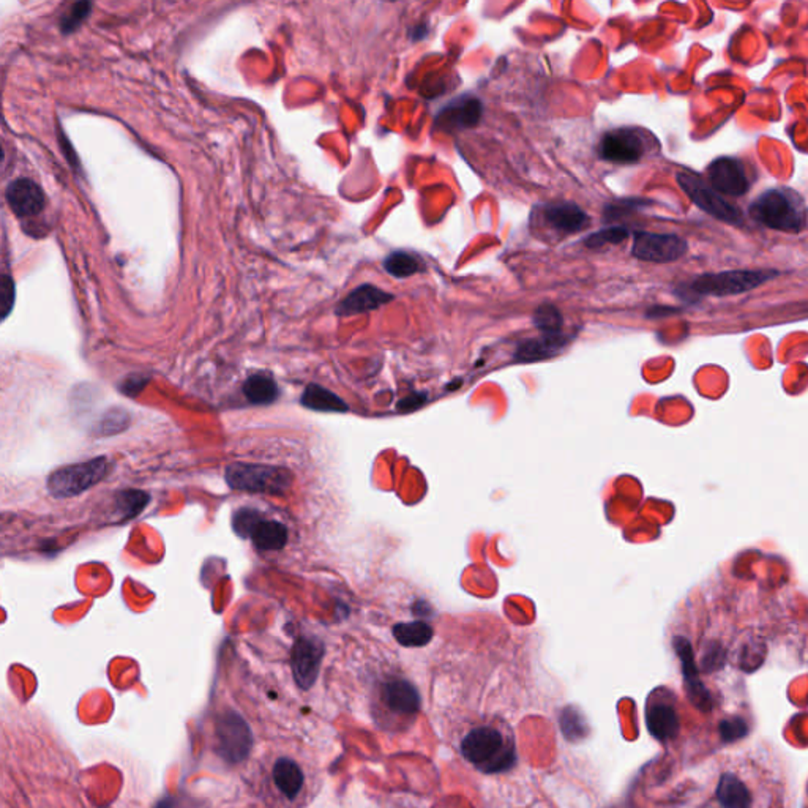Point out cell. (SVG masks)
Listing matches in <instances>:
<instances>
[{
    "instance_id": "6da1fadb",
    "label": "cell",
    "mask_w": 808,
    "mask_h": 808,
    "mask_svg": "<svg viewBox=\"0 0 808 808\" xmlns=\"http://www.w3.org/2000/svg\"><path fill=\"white\" fill-rule=\"evenodd\" d=\"M749 212L753 220L775 231L794 234L803 233L805 228V201L790 188H772L764 192L750 205Z\"/></svg>"
},
{
    "instance_id": "7a4b0ae2",
    "label": "cell",
    "mask_w": 808,
    "mask_h": 808,
    "mask_svg": "<svg viewBox=\"0 0 808 808\" xmlns=\"http://www.w3.org/2000/svg\"><path fill=\"white\" fill-rule=\"evenodd\" d=\"M461 753L483 773L507 772L516 764L515 745L492 727L475 728L461 741Z\"/></svg>"
},
{
    "instance_id": "3957f363",
    "label": "cell",
    "mask_w": 808,
    "mask_h": 808,
    "mask_svg": "<svg viewBox=\"0 0 808 808\" xmlns=\"http://www.w3.org/2000/svg\"><path fill=\"white\" fill-rule=\"evenodd\" d=\"M226 482L231 488L248 492L283 496L293 485V472L286 468L267 464L234 463L226 469Z\"/></svg>"
},
{
    "instance_id": "277c9868",
    "label": "cell",
    "mask_w": 808,
    "mask_h": 808,
    "mask_svg": "<svg viewBox=\"0 0 808 808\" xmlns=\"http://www.w3.org/2000/svg\"><path fill=\"white\" fill-rule=\"evenodd\" d=\"M777 275L779 272L773 270H727L719 274H704L693 280L691 291L712 297L738 295L761 286Z\"/></svg>"
},
{
    "instance_id": "5b68a950",
    "label": "cell",
    "mask_w": 808,
    "mask_h": 808,
    "mask_svg": "<svg viewBox=\"0 0 808 808\" xmlns=\"http://www.w3.org/2000/svg\"><path fill=\"white\" fill-rule=\"evenodd\" d=\"M108 471V460L101 457L84 463L71 464L51 474L47 479V490L54 498H73L103 481Z\"/></svg>"
},
{
    "instance_id": "8992f818",
    "label": "cell",
    "mask_w": 808,
    "mask_h": 808,
    "mask_svg": "<svg viewBox=\"0 0 808 808\" xmlns=\"http://www.w3.org/2000/svg\"><path fill=\"white\" fill-rule=\"evenodd\" d=\"M678 183L684 190V193L690 198L691 202L699 207L701 211L709 213L710 217L732 226H742L744 215L738 205L728 202L721 194L714 192L708 183L703 182L698 176H693L686 171L678 172Z\"/></svg>"
},
{
    "instance_id": "52a82bcc",
    "label": "cell",
    "mask_w": 808,
    "mask_h": 808,
    "mask_svg": "<svg viewBox=\"0 0 808 808\" xmlns=\"http://www.w3.org/2000/svg\"><path fill=\"white\" fill-rule=\"evenodd\" d=\"M217 753L224 761L237 764L248 758L253 749V732L242 715L228 710L220 715L215 727Z\"/></svg>"
},
{
    "instance_id": "ba28073f",
    "label": "cell",
    "mask_w": 808,
    "mask_h": 808,
    "mask_svg": "<svg viewBox=\"0 0 808 808\" xmlns=\"http://www.w3.org/2000/svg\"><path fill=\"white\" fill-rule=\"evenodd\" d=\"M647 150L645 131L638 129H611L602 136V141L598 144V155L600 159L611 161V163L632 164L638 163Z\"/></svg>"
},
{
    "instance_id": "9c48e42d",
    "label": "cell",
    "mask_w": 808,
    "mask_h": 808,
    "mask_svg": "<svg viewBox=\"0 0 808 808\" xmlns=\"http://www.w3.org/2000/svg\"><path fill=\"white\" fill-rule=\"evenodd\" d=\"M689 243L676 234L637 233L633 235L632 256L646 263L668 264L682 258Z\"/></svg>"
},
{
    "instance_id": "30bf717a",
    "label": "cell",
    "mask_w": 808,
    "mask_h": 808,
    "mask_svg": "<svg viewBox=\"0 0 808 808\" xmlns=\"http://www.w3.org/2000/svg\"><path fill=\"white\" fill-rule=\"evenodd\" d=\"M324 646L321 641L315 638L297 639L291 652V668H293L294 680L302 690H310L315 686L321 663H323Z\"/></svg>"
},
{
    "instance_id": "8fae6325",
    "label": "cell",
    "mask_w": 808,
    "mask_h": 808,
    "mask_svg": "<svg viewBox=\"0 0 808 808\" xmlns=\"http://www.w3.org/2000/svg\"><path fill=\"white\" fill-rule=\"evenodd\" d=\"M709 187L719 194L728 196H744L750 188L749 177L745 172L744 164L732 157H720L709 164Z\"/></svg>"
},
{
    "instance_id": "7c38bea8",
    "label": "cell",
    "mask_w": 808,
    "mask_h": 808,
    "mask_svg": "<svg viewBox=\"0 0 808 808\" xmlns=\"http://www.w3.org/2000/svg\"><path fill=\"white\" fill-rule=\"evenodd\" d=\"M382 704L399 717H414L420 710V695L416 687L403 679L388 680L382 686Z\"/></svg>"
},
{
    "instance_id": "4fadbf2b",
    "label": "cell",
    "mask_w": 808,
    "mask_h": 808,
    "mask_svg": "<svg viewBox=\"0 0 808 808\" xmlns=\"http://www.w3.org/2000/svg\"><path fill=\"white\" fill-rule=\"evenodd\" d=\"M674 649L680 658L682 673H684L691 703L701 710H710L712 699H710L708 689L701 684V680L698 678L697 665H695V657H693L690 643L686 638H676L674 639Z\"/></svg>"
},
{
    "instance_id": "5bb4252c",
    "label": "cell",
    "mask_w": 808,
    "mask_h": 808,
    "mask_svg": "<svg viewBox=\"0 0 808 808\" xmlns=\"http://www.w3.org/2000/svg\"><path fill=\"white\" fill-rule=\"evenodd\" d=\"M542 217L546 224L559 234H576L589 224L586 212L574 202L545 205Z\"/></svg>"
},
{
    "instance_id": "9a60e30c",
    "label": "cell",
    "mask_w": 808,
    "mask_h": 808,
    "mask_svg": "<svg viewBox=\"0 0 808 808\" xmlns=\"http://www.w3.org/2000/svg\"><path fill=\"white\" fill-rule=\"evenodd\" d=\"M6 201L18 217H36L45 209V194L36 182L19 179L6 190Z\"/></svg>"
},
{
    "instance_id": "2e32d148",
    "label": "cell",
    "mask_w": 808,
    "mask_h": 808,
    "mask_svg": "<svg viewBox=\"0 0 808 808\" xmlns=\"http://www.w3.org/2000/svg\"><path fill=\"white\" fill-rule=\"evenodd\" d=\"M481 118V100L474 98V97H463V98H458L451 105L445 106L444 109L440 112L436 123L440 129H472L479 123Z\"/></svg>"
},
{
    "instance_id": "e0dca14e",
    "label": "cell",
    "mask_w": 808,
    "mask_h": 808,
    "mask_svg": "<svg viewBox=\"0 0 808 808\" xmlns=\"http://www.w3.org/2000/svg\"><path fill=\"white\" fill-rule=\"evenodd\" d=\"M392 299L393 295L384 293L379 287L373 286V285H364V286L354 289L346 299L341 300L337 313L340 316H352V315H358V313L376 310Z\"/></svg>"
},
{
    "instance_id": "ac0fdd59",
    "label": "cell",
    "mask_w": 808,
    "mask_h": 808,
    "mask_svg": "<svg viewBox=\"0 0 808 808\" xmlns=\"http://www.w3.org/2000/svg\"><path fill=\"white\" fill-rule=\"evenodd\" d=\"M567 345V335L542 334L537 338L524 341L518 346L515 358L518 362H537L544 358L554 357Z\"/></svg>"
},
{
    "instance_id": "d6986e66",
    "label": "cell",
    "mask_w": 808,
    "mask_h": 808,
    "mask_svg": "<svg viewBox=\"0 0 808 808\" xmlns=\"http://www.w3.org/2000/svg\"><path fill=\"white\" fill-rule=\"evenodd\" d=\"M272 780L276 790L289 801L299 797L304 790L305 773L291 758H278L272 768Z\"/></svg>"
},
{
    "instance_id": "ffe728a7",
    "label": "cell",
    "mask_w": 808,
    "mask_h": 808,
    "mask_svg": "<svg viewBox=\"0 0 808 808\" xmlns=\"http://www.w3.org/2000/svg\"><path fill=\"white\" fill-rule=\"evenodd\" d=\"M646 723L650 734L662 742L676 738L680 730L679 717L673 706L667 703L649 704L646 709Z\"/></svg>"
},
{
    "instance_id": "44dd1931",
    "label": "cell",
    "mask_w": 808,
    "mask_h": 808,
    "mask_svg": "<svg viewBox=\"0 0 808 808\" xmlns=\"http://www.w3.org/2000/svg\"><path fill=\"white\" fill-rule=\"evenodd\" d=\"M715 794L721 808H751L753 803L749 788L731 772L721 775Z\"/></svg>"
},
{
    "instance_id": "7402d4cb",
    "label": "cell",
    "mask_w": 808,
    "mask_h": 808,
    "mask_svg": "<svg viewBox=\"0 0 808 808\" xmlns=\"http://www.w3.org/2000/svg\"><path fill=\"white\" fill-rule=\"evenodd\" d=\"M250 539L259 551H280L287 544V529L280 522L263 518L254 527Z\"/></svg>"
},
{
    "instance_id": "603a6c76",
    "label": "cell",
    "mask_w": 808,
    "mask_h": 808,
    "mask_svg": "<svg viewBox=\"0 0 808 808\" xmlns=\"http://www.w3.org/2000/svg\"><path fill=\"white\" fill-rule=\"evenodd\" d=\"M302 404L308 409L323 410V412H346L349 409L347 404L338 395L316 384H311L305 388Z\"/></svg>"
},
{
    "instance_id": "cb8c5ba5",
    "label": "cell",
    "mask_w": 808,
    "mask_h": 808,
    "mask_svg": "<svg viewBox=\"0 0 808 808\" xmlns=\"http://www.w3.org/2000/svg\"><path fill=\"white\" fill-rule=\"evenodd\" d=\"M393 637L404 647H422L433 639V628L427 622H401L393 627Z\"/></svg>"
},
{
    "instance_id": "d4e9b609",
    "label": "cell",
    "mask_w": 808,
    "mask_h": 808,
    "mask_svg": "<svg viewBox=\"0 0 808 808\" xmlns=\"http://www.w3.org/2000/svg\"><path fill=\"white\" fill-rule=\"evenodd\" d=\"M243 393L250 403L270 404L278 399L280 390H278L276 382L270 376L259 373V375L250 376L246 379L243 384Z\"/></svg>"
},
{
    "instance_id": "484cf974",
    "label": "cell",
    "mask_w": 808,
    "mask_h": 808,
    "mask_svg": "<svg viewBox=\"0 0 808 808\" xmlns=\"http://www.w3.org/2000/svg\"><path fill=\"white\" fill-rule=\"evenodd\" d=\"M384 269L388 275L395 278H409L422 272L423 264L419 256L408 252H395L387 256Z\"/></svg>"
},
{
    "instance_id": "4316f807",
    "label": "cell",
    "mask_w": 808,
    "mask_h": 808,
    "mask_svg": "<svg viewBox=\"0 0 808 808\" xmlns=\"http://www.w3.org/2000/svg\"><path fill=\"white\" fill-rule=\"evenodd\" d=\"M533 324L542 334H563V315L554 305H540L533 313Z\"/></svg>"
},
{
    "instance_id": "83f0119b",
    "label": "cell",
    "mask_w": 808,
    "mask_h": 808,
    "mask_svg": "<svg viewBox=\"0 0 808 808\" xmlns=\"http://www.w3.org/2000/svg\"><path fill=\"white\" fill-rule=\"evenodd\" d=\"M559 723H561L564 736L568 741H572V742L581 741L587 734V725L585 717H583L578 709L572 708V706L564 709Z\"/></svg>"
},
{
    "instance_id": "f1b7e54d",
    "label": "cell",
    "mask_w": 808,
    "mask_h": 808,
    "mask_svg": "<svg viewBox=\"0 0 808 808\" xmlns=\"http://www.w3.org/2000/svg\"><path fill=\"white\" fill-rule=\"evenodd\" d=\"M630 235V231L626 228H622V226H613V228H605L602 231H598V233H594V234L589 235L587 237L586 242H585V245L587 248H600V246L605 245H617V243H621V242L626 241L627 237Z\"/></svg>"
},
{
    "instance_id": "f546056e",
    "label": "cell",
    "mask_w": 808,
    "mask_h": 808,
    "mask_svg": "<svg viewBox=\"0 0 808 808\" xmlns=\"http://www.w3.org/2000/svg\"><path fill=\"white\" fill-rule=\"evenodd\" d=\"M263 520V515L258 510L241 509L235 512L233 516V527H234L237 535H241L242 539H246L252 535L254 527Z\"/></svg>"
},
{
    "instance_id": "4dcf8cb0",
    "label": "cell",
    "mask_w": 808,
    "mask_h": 808,
    "mask_svg": "<svg viewBox=\"0 0 808 808\" xmlns=\"http://www.w3.org/2000/svg\"><path fill=\"white\" fill-rule=\"evenodd\" d=\"M149 504V496L142 492H125L118 498L119 512L127 518L141 513V510Z\"/></svg>"
},
{
    "instance_id": "1f68e13d",
    "label": "cell",
    "mask_w": 808,
    "mask_h": 808,
    "mask_svg": "<svg viewBox=\"0 0 808 808\" xmlns=\"http://www.w3.org/2000/svg\"><path fill=\"white\" fill-rule=\"evenodd\" d=\"M719 731H720L723 742H736L739 739L745 738L749 734V725L744 719L734 717V719L721 721Z\"/></svg>"
},
{
    "instance_id": "d6a6232c",
    "label": "cell",
    "mask_w": 808,
    "mask_h": 808,
    "mask_svg": "<svg viewBox=\"0 0 808 808\" xmlns=\"http://www.w3.org/2000/svg\"><path fill=\"white\" fill-rule=\"evenodd\" d=\"M15 304V283L8 275H0V319L8 316Z\"/></svg>"
},
{
    "instance_id": "836d02e7",
    "label": "cell",
    "mask_w": 808,
    "mask_h": 808,
    "mask_svg": "<svg viewBox=\"0 0 808 808\" xmlns=\"http://www.w3.org/2000/svg\"><path fill=\"white\" fill-rule=\"evenodd\" d=\"M88 13H90V4L88 2H79V4L71 6L70 12L67 13L65 18L62 19V30L65 34L77 29L78 26L88 18Z\"/></svg>"
},
{
    "instance_id": "e575fe53",
    "label": "cell",
    "mask_w": 808,
    "mask_h": 808,
    "mask_svg": "<svg viewBox=\"0 0 808 808\" xmlns=\"http://www.w3.org/2000/svg\"><path fill=\"white\" fill-rule=\"evenodd\" d=\"M2 160H4V149L0 146V161H2Z\"/></svg>"
}]
</instances>
